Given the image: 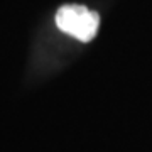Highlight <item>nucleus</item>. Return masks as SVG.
<instances>
[{
	"label": "nucleus",
	"instance_id": "nucleus-1",
	"mask_svg": "<svg viewBox=\"0 0 152 152\" xmlns=\"http://www.w3.org/2000/svg\"><path fill=\"white\" fill-rule=\"evenodd\" d=\"M56 26L81 42L91 41L98 32L100 17L83 5H64L56 14Z\"/></svg>",
	"mask_w": 152,
	"mask_h": 152
}]
</instances>
